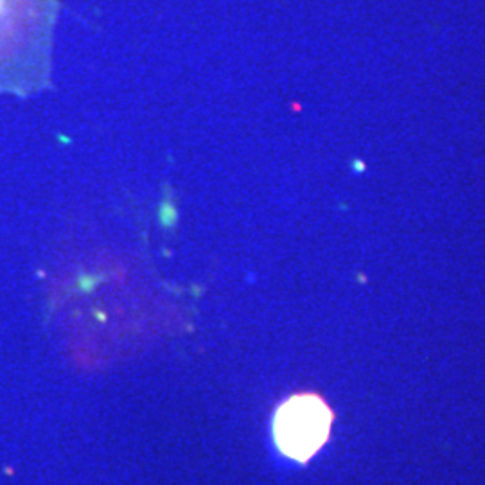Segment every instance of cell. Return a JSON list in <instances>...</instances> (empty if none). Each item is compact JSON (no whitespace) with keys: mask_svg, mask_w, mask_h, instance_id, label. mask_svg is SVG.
I'll use <instances>...</instances> for the list:
<instances>
[{"mask_svg":"<svg viewBox=\"0 0 485 485\" xmlns=\"http://www.w3.org/2000/svg\"><path fill=\"white\" fill-rule=\"evenodd\" d=\"M331 428V412L323 401L313 395H298L278 408L273 435L284 455L307 460L325 442Z\"/></svg>","mask_w":485,"mask_h":485,"instance_id":"obj_1","label":"cell"}]
</instances>
